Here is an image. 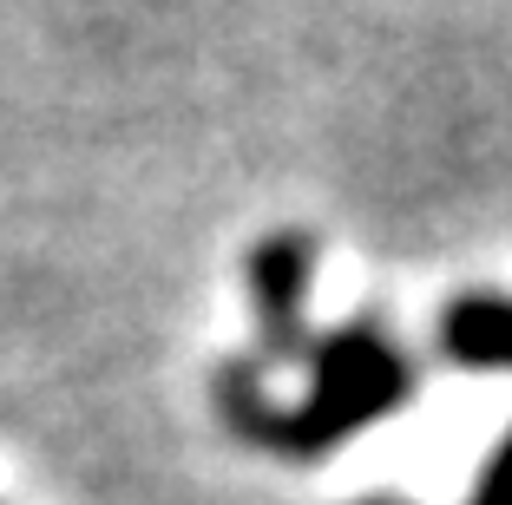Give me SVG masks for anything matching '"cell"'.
<instances>
[{
	"label": "cell",
	"instance_id": "3",
	"mask_svg": "<svg viewBox=\"0 0 512 505\" xmlns=\"http://www.w3.org/2000/svg\"><path fill=\"white\" fill-rule=\"evenodd\" d=\"M434 348L453 368L512 374V296H453L434 322Z\"/></svg>",
	"mask_w": 512,
	"mask_h": 505
},
{
	"label": "cell",
	"instance_id": "1",
	"mask_svg": "<svg viewBox=\"0 0 512 505\" xmlns=\"http://www.w3.org/2000/svg\"><path fill=\"white\" fill-rule=\"evenodd\" d=\"M309 394L296 407H270L256 368L230 361L217 368V414L237 440L270 446L276 460H329L335 446H348L355 433H368L375 420L401 414L421 387V368L394 342L375 315L335 322L322 335H309Z\"/></svg>",
	"mask_w": 512,
	"mask_h": 505
},
{
	"label": "cell",
	"instance_id": "2",
	"mask_svg": "<svg viewBox=\"0 0 512 505\" xmlns=\"http://www.w3.org/2000/svg\"><path fill=\"white\" fill-rule=\"evenodd\" d=\"M250 302L263 361H302L309 355V283H316V237L309 230H270L250 250Z\"/></svg>",
	"mask_w": 512,
	"mask_h": 505
},
{
	"label": "cell",
	"instance_id": "4",
	"mask_svg": "<svg viewBox=\"0 0 512 505\" xmlns=\"http://www.w3.org/2000/svg\"><path fill=\"white\" fill-rule=\"evenodd\" d=\"M467 505H512V427H506V440L486 453V466H480V479H473V499Z\"/></svg>",
	"mask_w": 512,
	"mask_h": 505
}]
</instances>
